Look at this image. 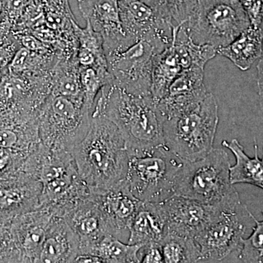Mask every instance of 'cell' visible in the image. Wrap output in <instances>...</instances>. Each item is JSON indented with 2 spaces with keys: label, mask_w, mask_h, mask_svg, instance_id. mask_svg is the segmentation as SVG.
<instances>
[{
  "label": "cell",
  "mask_w": 263,
  "mask_h": 263,
  "mask_svg": "<svg viewBox=\"0 0 263 263\" xmlns=\"http://www.w3.org/2000/svg\"><path fill=\"white\" fill-rule=\"evenodd\" d=\"M17 50L15 49V46L13 43H5L0 47V72L7 65V64L11 62Z\"/></svg>",
  "instance_id": "obj_33"
},
{
  "label": "cell",
  "mask_w": 263,
  "mask_h": 263,
  "mask_svg": "<svg viewBox=\"0 0 263 263\" xmlns=\"http://www.w3.org/2000/svg\"><path fill=\"white\" fill-rule=\"evenodd\" d=\"M92 110L84 102L51 93L37 114L41 143L53 149L72 153L87 134Z\"/></svg>",
  "instance_id": "obj_5"
},
{
  "label": "cell",
  "mask_w": 263,
  "mask_h": 263,
  "mask_svg": "<svg viewBox=\"0 0 263 263\" xmlns=\"http://www.w3.org/2000/svg\"><path fill=\"white\" fill-rule=\"evenodd\" d=\"M128 230L129 245H160L167 233V218L162 202H141Z\"/></svg>",
  "instance_id": "obj_19"
},
{
  "label": "cell",
  "mask_w": 263,
  "mask_h": 263,
  "mask_svg": "<svg viewBox=\"0 0 263 263\" xmlns=\"http://www.w3.org/2000/svg\"><path fill=\"white\" fill-rule=\"evenodd\" d=\"M41 193V183L23 169L0 181V219L11 221L15 216L38 209Z\"/></svg>",
  "instance_id": "obj_12"
},
{
  "label": "cell",
  "mask_w": 263,
  "mask_h": 263,
  "mask_svg": "<svg viewBox=\"0 0 263 263\" xmlns=\"http://www.w3.org/2000/svg\"><path fill=\"white\" fill-rule=\"evenodd\" d=\"M208 93L204 69H185L171 85L167 94L157 102V107L164 119H171L196 106Z\"/></svg>",
  "instance_id": "obj_13"
},
{
  "label": "cell",
  "mask_w": 263,
  "mask_h": 263,
  "mask_svg": "<svg viewBox=\"0 0 263 263\" xmlns=\"http://www.w3.org/2000/svg\"><path fill=\"white\" fill-rule=\"evenodd\" d=\"M250 25L238 0H199L184 27L194 42L218 49L233 42Z\"/></svg>",
  "instance_id": "obj_8"
},
{
  "label": "cell",
  "mask_w": 263,
  "mask_h": 263,
  "mask_svg": "<svg viewBox=\"0 0 263 263\" xmlns=\"http://www.w3.org/2000/svg\"><path fill=\"white\" fill-rule=\"evenodd\" d=\"M217 212L205 229L195 238L200 248V262H216L239 251L247 230L249 211L238 192L216 204Z\"/></svg>",
  "instance_id": "obj_9"
},
{
  "label": "cell",
  "mask_w": 263,
  "mask_h": 263,
  "mask_svg": "<svg viewBox=\"0 0 263 263\" xmlns=\"http://www.w3.org/2000/svg\"><path fill=\"white\" fill-rule=\"evenodd\" d=\"M173 27L186 26L199 0H142Z\"/></svg>",
  "instance_id": "obj_27"
},
{
  "label": "cell",
  "mask_w": 263,
  "mask_h": 263,
  "mask_svg": "<svg viewBox=\"0 0 263 263\" xmlns=\"http://www.w3.org/2000/svg\"><path fill=\"white\" fill-rule=\"evenodd\" d=\"M80 252V240L65 218L53 215L43 241L39 262H75Z\"/></svg>",
  "instance_id": "obj_18"
},
{
  "label": "cell",
  "mask_w": 263,
  "mask_h": 263,
  "mask_svg": "<svg viewBox=\"0 0 263 263\" xmlns=\"http://www.w3.org/2000/svg\"><path fill=\"white\" fill-rule=\"evenodd\" d=\"M249 215L255 222V226L252 234L242 240L239 259L242 262L263 263V220H257L250 212Z\"/></svg>",
  "instance_id": "obj_29"
},
{
  "label": "cell",
  "mask_w": 263,
  "mask_h": 263,
  "mask_svg": "<svg viewBox=\"0 0 263 263\" xmlns=\"http://www.w3.org/2000/svg\"><path fill=\"white\" fill-rule=\"evenodd\" d=\"M248 15L251 25L260 27L263 22V0H238Z\"/></svg>",
  "instance_id": "obj_30"
},
{
  "label": "cell",
  "mask_w": 263,
  "mask_h": 263,
  "mask_svg": "<svg viewBox=\"0 0 263 263\" xmlns=\"http://www.w3.org/2000/svg\"><path fill=\"white\" fill-rule=\"evenodd\" d=\"M53 217L47 209L35 210L15 216L10 230L21 256V262H39L40 254L48 226Z\"/></svg>",
  "instance_id": "obj_14"
},
{
  "label": "cell",
  "mask_w": 263,
  "mask_h": 263,
  "mask_svg": "<svg viewBox=\"0 0 263 263\" xmlns=\"http://www.w3.org/2000/svg\"><path fill=\"white\" fill-rule=\"evenodd\" d=\"M62 217L79 236V255L91 256L99 242L105 235H110L103 214L91 192L89 197L78 202Z\"/></svg>",
  "instance_id": "obj_16"
},
{
  "label": "cell",
  "mask_w": 263,
  "mask_h": 263,
  "mask_svg": "<svg viewBox=\"0 0 263 263\" xmlns=\"http://www.w3.org/2000/svg\"><path fill=\"white\" fill-rule=\"evenodd\" d=\"M125 181L132 194L142 202L160 203L175 195L176 175L183 161L165 145L128 153Z\"/></svg>",
  "instance_id": "obj_4"
},
{
  "label": "cell",
  "mask_w": 263,
  "mask_h": 263,
  "mask_svg": "<svg viewBox=\"0 0 263 263\" xmlns=\"http://www.w3.org/2000/svg\"><path fill=\"white\" fill-rule=\"evenodd\" d=\"M166 263L198 262L200 252L194 238L167 233L160 243Z\"/></svg>",
  "instance_id": "obj_26"
},
{
  "label": "cell",
  "mask_w": 263,
  "mask_h": 263,
  "mask_svg": "<svg viewBox=\"0 0 263 263\" xmlns=\"http://www.w3.org/2000/svg\"><path fill=\"white\" fill-rule=\"evenodd\" d=\"M172 38L154 34L127 47L105 52L112 84L130 94L152 96L154 57L172 43Z\"/></svg>",
  "instance_id": "obj_7"
},
{
  "label": "cell",
  "mask_w": 263,
  "mask_h": 263,
  "mask_svg": "<svg viewBox=\"0 0 263 263\" xmlns=\"http://www.w3.org/2000/svg\"><path fill=\"white\" fill-rule=\"evenodd\" d=\"M263 53V32L261 27L250 25L228 46L218 48L217 53L228 58L240 70H248Z\"/></svg>",
  "instance_id": "obj_20"
},
{
  "label": "cell",
  "mask_w": 263,
  "mask_h": 263,
  "mask_svg": "<svg viewBox=\"0 0 263 263\" xmlns=\"http://www.w3.org/2000/svg\"><path fill=\"white\" fill-rule=\"evenodd\" d=\"M78 5L83 18L103 37L105 52L136 42L127 37L123 29L119 0H78Z\"/></svg>",
  "instance_id": "obj_11"
},
{
  "label": "cell",
  "mask_w": 263,
  "mask_h": 263,
  "mask_svg": "<svg viewBox=\"0 0 263 263\" xmlns=\"http://www.w3.org/2000/svg\"><path fill=\"white\" fill-rule=\"evenodd\" d=\"M182 70L173 36L172 43L154 57L151 92L156 103L167 94L170 86Z\"/></svg>",
  "instance_id": "obj_22"
},
{
  "label": "cell",
  "mask_w": 263,
  "mask_h": 263,
  "mask_svg": "<svg viewBox=\"0 0 263 263\" xmlns=\"http://www.w3.org/2000/svg\"><path fill=\"white\" fill-rule=\"evenodd\" d=\"M79 69L84 103L93 111L99 93L104 86L112 84L111 76L108 70H99L92 67H79Z\"/></svg>",
  "instance_id": "obj_28"
},
{
  "label": "cell",
  "mask_w": 263,
  "mask_h": 263,
  "mask_svg": "<svg viewBox=\"0 0 263 263\" xmlns=\"http://www.w3.org/2000/svg\"><path fill=\"white\" fill-rule=\"evenodd\" d=\"M167 218V233L194 238L205 229L217 212V205L174 195L162 202Z\"/></svg>",
  "instance_id": "obj_10"
},
{
  "label": "cell",
  "mask_w": 263,
  "mask_h": 263,
  "mask_svg": "<svg viewBox=\"0 0 263 263\" xmlns=\"http://www.w3.org/2000/svg\"><path fill=\"white\" fill-rule=\"evenodd\" d=\"M51 93L84 103L80 69L76 58L71 60L59 59L52 70Z\"/></svg>",
  "instance_id": "obj_24"
},
{
  "label": "cell",
  "mask_w": 263,
  "mask_h": 263,
  "mask_svg": "<svg viewBox=\"0 0 263 263\" xmlns=\"http://www.w3.org/2000/svg\"><path fill=\"white\" fill-rule=\"evenodd\" d=\"M16 39L22 45V47L27 48L31 51L46 52L54 50L50 45L43 42L31 33L19 34L16 35Z\"/></svg>",
  "instance_id": "obj_31"
},
{
  "label": "cell",
  "mask_w": 263,
  "mask_h": 263,
  "mask_svg": "<svg viewBox=\"0 0 263 263\" xmlns=\"http://www.w3.org/2000/svg\"><path fill=\"white\" fill-rule=\"evenodd\" d=\"M257 69V86H258V95L259 105L263 112V57L259 60Z\"/></svg>",
  "instance_id": "obj_34"
},
{
  "label": "cell",
  "mask_w": 263,
  "mask_h": 263,
  "mask_svg": "<svg viewBox=\"0 0 263 263\" xmlns=\"http://www.w3.org/2000/svg\"><path fill=\"white\" fill-rule=\"evenodd\" d=\"M142 247L141 245L123 243L117 237L107 235L93 249L91 256L98 257L101 262H141L139 252Z\"/></svg>",
  "instance_id": "obj_25"
},
{
  "label": "cell",
  "mask_w": 263,
  "mask_h": 263,
  "mask_svg": "<svg viewBox=\"0 0 263 263\" xmlns=\"http://www.w3.org/2000/svg\"><path fill=\"white\" fill-rule=\"evenodd\" d=\"M9 30L10 24L8 22L0 23V47L8 43Z\"/></svg>",
  "instance_id": "obj_35"
},
{
  "label": "cell",
  "mask_w": 263,
  "mask_h": 263,
  "mask_svg": "<svg viewBox=\"0 0 263 263\" xmlns=\"http://www.w3.org/2000/svg\"><path fill=\"white\" fill-rule=\"evenodd\" d=\"M122 27L127 37L136 41L154 34L173 37V26L142 0H119Z\"/></svg>",
  "instance_id": "obj_17"
},
{
  "label": "cell",
  "mask_w": 263,
  "mask_h": 263,
  "mask_svg": "<svg viewBox=\"0 0 263 263\" xmlns=\"http://www.w3.org/2000/svg\"><path fill=\"white\" fill-rule=\"evenodd\" d=\"M141 262L143 263H163L164 257L161 250L160 245H149L141 248Z\"/></svg>",
  "instance_id": "obj_32"
},
{
  "label": "cell",
  "mask_w": 263,
  "mask_h": 263,
  "mask_svg": "<svg viewBox=\"0 0 263 263\" xmlns=\"http://www.w3.org/2000/svg\"><path fill=\"white\" fill-rule=\"evenodd\" d=\"M218 124L217 102L209 92L193 108L164 120V144L183 162L200 160L214 149Z\"/></svg>",
  "instance_id": "obj_3"
},
{
  "label": "cell",
  "mask_w": 263,
  "mask_h": 263,
  "mask_svg": "<svg viewBox=\"0 0 263 263\" xmlns=\"http://www.w3.org/2000/svg\"><path fill=\"white\" fill-rule=\"evenodd\" d=\"M173 36L183 70L191 67L205 69L207 62L217 53V49L214 46L194 42L184 26L173 27Z\"/></svg>",
  "instance_id": "obj_23"
},
{
  "label": "cell",
  "mask_w": 263,
  "mask_h": 263,
  "mask_svg": "<svg viewBox=\"0 0 263 263\" xmlns=\"http://www.w3.org/2000/svg\"><path fill=\"white\" fill-rule=\"evenodd\" d=\"M91 117L108 119L119 128L128 153L164 146V118L152 96L128 93L115 85L104 86Z\"/></svg>",
  "instance_id": "obj_1"
},
{
  "label": "cell",
  "mask_w": 263,
  "mask_h": 263,
  "mask_svg": "<svg viewBox=\"0 0 263 263\" xmlns=\"http://www.w3.org/2000/svg\"><path fill=\"white\" fill-rule=\"evenodd\" d=\"M72 154L79 176L91 191H105L125 180L127 145L119 128L105 118L92 117L87 134Z\"/></svg>",
  "instance_id": "obj_2"
},
{
  "label": "cell",
  "mask_w": 263,
  "mask_h": 263,
  "mask_svg": "<svg viewBox=\"0 0 263 263\" xmlns=\"http://www.w3.org/2000/svg\"><path fill=\"white\" fill-rule=\"evenodd\" d=\"M91 192L103 214L109 234L120 238L128 230L142 201L132 194L124 180L105 191Z\"/></svg>",
  "instance_id": "obj_15"
},
{
  "label": "cell",
  "mask_w": 263,
  "mask_h": 263,
  "mask_svg": "<svg viewBox=\"0 0 263 263\" xmlns=\"http://www.w3.org/2000/svg\"><path fill=\"white\" fill-rule=\"evenodd\" d=\"M221 145L231 151L235 158V164L230 166V168L232 184L247 183L263 190V156L262 159L259 158L258 146L256 140L254 139L253 158L245 153V148L237 139L223 141Z\"/></svg>",
  "instance_id": "obj_21"
},
{
  "label": "cell",
  "mask_w": 263,
  "mask_h": 263,
  "mask_svg": "<svg viewBox=\"0 0 263 263\" xmlns=\"http://www.w3.org/2000/svg\"><path fill=\"white\" fill-rule=\"evenodd\" d=\"M229 157L216 148L200 160L183 162L175 181V195L216 205L236 193L230 182Z\"/></svg>",
  "instance_id": "obj_6"
}]
</instances>
